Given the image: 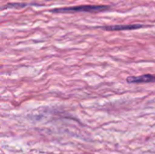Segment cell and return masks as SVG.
Wrapping results in <instances>:
<instances>
[{
    "label": "cell",
    "mask_w": 155,
    "mask_h": 154,
    "mask_svg": "<svg viewBox=\"0 0 155 154\" xmlns=\"http://www.w3.org/2000/svg\"><path fill=\"white\" fill-rule=\"evenodd\" d=\"M110 8L109 5H79L53 9V12H98Z\"/></svg>",
    "instance_id": "cell-1"
},
{
    "label": "cell",
    "mask_w": 155,
    "mask_h": 154,
    "mask_svg": "<svg viewBox=\"0 0 155 154\" xmlns=\"http://www.w3.org/2000/svg\"><path fill=\"white\" fill-rule=\"evenodd\" d=\"M128 84H147L155 83V74H143L140 76H130L126 78Z\"/></svg>",
    "instance_id": "cell-2"
},
{
    "label": "cell",
    "mask_w": 155,
    "mask_h": 154,
    "mask_svg": "<svg viewBox=\"0 0 155 154\" xmlns=\"http://www.w3.org/2000/svg\"><path fill=\"white\" fill-rule=\"evenodd\" d=\"M143 27V25H107L101 28L106 31H124V30H134Z\"/></svg>",
    "instance_id": "cell-3"
}]
</instances>
